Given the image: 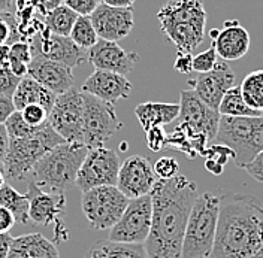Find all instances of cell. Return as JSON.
Listing matches in <instances>:
<instances>
[{"label": "cell", "mask_w": 263, "mask_h": 258, "mask_svg": "<svg viewBox=\"0 0 263 258\" xmlns=\"http://www.w3.org/2000/svg\"><path fill=\"white\" fill-rule=\"evenodd\" d=\"M8 258H60V252L44 234L30 233L14 237Z\"/></svg>", "instance_id": "obj_23"}, {"label": "cell", "mask_w": 263, "mask_h": 258, "mask_svg": "<svg viewBox=\"0 0 263 258\" xmlns=\"http://www.w3.org/2000/svg\"><path fill=\"white\" fill-rule=\"evenodd\" d=\"M208 142L210 141L205 134L190 129L187 124L178 123V126L174 129V131L167 134L166 148L177 149L182 154H185V157H189L190 160H193L196 157L203 155Z\"/></svg>", "instance_id": "obj_25"}, {"label": "cell", "mask_w": 263, "mask_h": 258, "mask_svg": "<svg viewBox=\"0 0 263 258\" xmlns=\"http://www.w3.org/2000/svg\"><path fill=\"white\" fill-rule=\"evenodd\" d=\"M27 75L34 81L42 84L44 87H47L52 93H55L57 96L72 88L75 84L72 67L42 57H33L32 62L29 63Z\"/></svg>", "instance_id": "obj_20"}, {"label": "cell", "mask_w": 263, "mask_h": 258, "mask_svg": "<svg viewBox=\"0 0 263 258\" xmlns=\"http://www.w3.org/2000/svg\"><path fill=\"white\" fill-rule=\"evenodd\" d=\"M87 152L88 148L84 144L63 142L54 146L33 166L27 181L34 182L42 190L65 193L75 187V179Z\"/></svg>", "instance_id": "obj_4"}, {"label": "cell", "mask_w": 263, "mask_h": 258, "mask_svg": "<svg viewBox=\"0 0 263 258\" xmlns=\"http://www.w3.org/2000/svg\"><path fill=\"white\" fill-rule=\"evenodd\" d=\"M12 3H14V0H0V12L9 11L12 8Z\"/></svg>", "instance_id": "obj_50"}, {"label": "cell", "mask_w": 263, "mask_h": 258, "mask_svg": "<svg viewBox=\"0 0 263 258\" xmlns=\"http://www.w3.org/2000/svg\"><path fill=\"white\" fill-rule=\"evenodd\" d=\"M215 144L233 151L236 167L242 169L263 151V116H220Z\"/></svg>", "instance_id": "obj_7"}, {"label": "cell", "mask_w": 263, "mask_h": 258, "mask_svg": "<svg viewBox=\"0 0 263 258\" xmlns=\"http://www.w3.org/2000/svg\"><path fill=\"white\" fill-rule=\"evenodd\" d=\"M239 88L247 106L253 111L263 112V69L248 73Z\"/></svg>", "instance_id": "obj_30"}, {"label": "cell", "mask_w": 263, "mask_h": 258, "mask_svg": "<svg viewBox=\"0 0 263 258\" xmlns=\"http://www.w3.org/2000/svg\"><path fill=\"white\" fill-rule=\"evenodd\" d=\"M129 199L115 185H102L82 193L81 209L93 230H109L121 218Z\"/></svg>", "instance_id": "obj_8"}, {"label": "cell", "mask_w": 263, "mask_h": 258, "mask_svg": "<svg viewBox=\"0 0 263 258\" xmlns=\"http://www.w3.org/2000/svg\"><path fill=\"white\" fill-rule=\"evenodd\" d=\"M189 84L206 106L218 111L223 96L235 85V72L226 62H217L213 70L197 73L196 78L190 80Z\"/></svg>", "instance_id": "obj_17"}, {"label": "cell", "mask_w": 263, "mask_h": 258, "mask_svg": "<svg viewBox=\"0 0 263 258\" xmlns=\"http://www.w3.org/2000/svg\"><path fill=\"white\" fill-rule=\"evenodd\" d=\"M215 63H217V52L211 47V48H208L206 51H203V52L193 57V72L206 73V72L213 70Z\"/></svg>", "instance_id": "obj_38"}, {"label": "cell", "mask_w": 263, "mask_h": 258, "mask_svg": "<svg viewBox=\"0 0 263 258\" xmlns=\"http://www.w3.org/2000/svg\"><path fill=\"white\" fill-rule=\"evenodd\" d=\"M69 37L84 51H88L99 41L98 32L90 19V15H78Z\"/></svg>", "instance_id": "obj_33"}, {"label": "cell", "mask_w": 263, "mask_h": 258, "mask_svg": "<svg viewBox=\"0 0 263 258\" xmlns=\"http://www.w3.org/2000/svg\"><path fill=\"white\" fill-rule=\"evenodd\" d=\"M178 105L180 113L177 120H180V123L187 124L190 129L205 134L210 142L215 139L221 116L218 111L206 106L192 88L181 91Z\"/></svg>", "instance_id": "obj_16"}, {"label": "cell", "mask_w": 263, "mask_h": 258, "mask_svg": "<svg viewBox=\"0 0 263 258\" xmlns=\"http://www.w3.org/2000/svg\"><path fill=\"white\" fill-rule=\"evenodd\" d=\"M5 185V176H3V173H2V170H0V188Z\"/></svg>", "instance_id": "obj_52"}, {"label": "cell", "mask_w": 263, "mask_h": 258, "mask_svg": "<svg viewBox=\"0 0 263 258\" xmlns=\"http://www.w3.org/2000/svg\"><path fill=\"white\" fill-rule=\"evenodd\" d=\"M205 158H211L214 162L220 163L223 166H226V163L229 162L230 158H233V151L228 148L226 145H221V144H214L210 148L205 149L203 155Z\"/></svg>", "instance_id": "obj_41"}, {"label": "cell", "mask_w": 263, "mask_h": 258, "mask_svg": "<svg viewBox=\"0 0 263 258\" xmlns=\"http://www.w3.org/2000/svg\"><path fill=\"white\" fill-rule=\"evenodd\" d=\"M33 54L30 44L26 41H18L9 47V58H8V67L9 70L18 76L24 78L29 70V63L32 62Z\"/></svg>", "instance_id": "obj_32"}, {"label": "cell", "mask_w": 263, "mask_h": 258, "mask_svg": "<svg viewBox=\"0 0 263 258\" xmlns=\"http://www.w3.org/2000/svg\"><path fill=\"white\" fill-rule=\"evenodd\" d=\"M20 80H21V78L15 76V75L9 70V67L0 66V94L12 97Z\"/></svg>", "instance_id": "obj_40"}, {"label": "cell", "mask_w": 263, "mask_h": 258, "mask_svg": "<svg viewBox=\"0 0 263 258\" xmlns=\"http://www.w3.org/2000/svg\"><path fill=\"white\" fill-rule=\"evenodd\" d=\"M0 205L14 215L15 223H20V224H29L30 223L27 194L18 193L15 188L5 184L0 188Z\"/></svg>", "instance_id": "obj_28"}, {"label": "cell", "mask_w": 263, "mask_h": 258, "mask_svg": "<svg viewBox=\"0 0 263 258\" xmlns=\"http://www.w3.org/2000/svg\"><path fill=\"white\" fill-rule=\"evenodd\" d=\"M242 169L247 170V173L253 179L263 184V151H260L251 162L247 163Z\"/></svg>", "instance_id": "obj_42"}, {"label": "cell", "mask_w": 263, "mask_h": 258, "mask_svg": "<svg viewBox=\"0 0 263 258\" xmlns=\"http://www.w3.org/2000/svg\"><path fill=\"white\" fill-rule=\"evenodd\" d=\"M63 142L66 141L51 127L49 121L47 124L41 126L32 136L9 137L8 151L2 170L5 179L9 181L27 179L33 166L44 157V154Z\"/></svg>", "instance_id": "obj_6"}, {"label": "cell", "mask_w": 263, "mask_h": 258, "mask_svg": "<svg viewBox=\"0 0 263 258\" xmlns=\"http://www.w3.org/2000/svg\"><path fill=\"white\" fill-rule=\"evenodd\" d=\"M82 98V144L88 149L103 146L118 130L123 129V123L118 120L112 103L100 100L96 96L84 91Z\"/></svg>", "instance_id": "obj_9"}, {"label": "cell", "mask_w": 263, "mask_h": 258, "mask_svg": "<svg viewBox=\"0 0 263 258\" xmlns=\"http://www.w3.org/2000/svg\"><path fill=\"white\" fill-rule=\"evenodd\" d=\"M26 194L29 197V218H30V223L41 227L54 226V239H55V242H66L69 239V233H67V228H66L65 224V193L44 191L34 182L27 181V193Z\"/></svg>", "instance_id": "obj_10"}, {"label": "cell", "mask_w": 263, "mask_h": 258, "mask_svg": "<svg viewBox=\"0 0 263 258\" xmlns=\"http://www.w3.org/2000/svg\"><path fill=\"white\" fill-rule=\"evenodd\" d=\"M157 19L178 51L193 52L203 42L206 11L202 0H169L159 9Z\"/></svg>", "instance_id": "obj_3"}, {"label": "cell", "mask_w": 263, "mask_h": 258, "mask_svg": "<svg viewBox=\"0 0 263 258\" xmlns=\"http://www.w3.org/2000/svg\"><path fill=\"white\" fill-rule=\"evenodd\" d=\"M157 176L149 158L142 155H132L120 166L115 187L129 200L151 193Z\"/></svg>", "instance_id": "obj_15"}, {"label": "cell", "mask_w": 263, "mask_h": 258, "mask_svg": "<svg viewBox=\"0 0 263 258\" xmlns=\"http://www.w3.org/2000/svg\"><path fill=\"white\" fill-rule=\"evenodd\" d=\"M197 185L184 175L157 179L151 190V230L144 243L148 258H181L182 239Z\"/></svg>", "instance_id": "obj_1"}, {"label": "cell", "mask_w": 263, "mask_h": 258, "mask_svg": "<svg viewBox=\"0 0 263 258\" xmlns=\"http://www.w3.org/2000/svg\"><path fill=\"white\" fill-rule=\"evenodd\" d=\"M15 226L14 215L0 205V233H9V230Z\"/></svg>", "instance_id": "obj_45"}, {"label": "cell", "mask_w": 263, "mask_h": 258, "mask_svg": "<svg viewBox=\"0 0 263 258\" xmlns=\"http://www.w3.org/2000/svg\"><path fill=\"white\" fill-rule=\"evenodd\" d=\"M93 2H95V3H96V5H100V3H102V2H103V0H93Z\"/></svg>", "instance_id": "obj_53"}, {"label": "cell", "mask_w": 263, "mask_h": 258, "mask_svg": "<svg viewBox=\"0 0 263 258\" xmlns=\"http://www.w3.org/2000/svg\"><path fill=\"white\" fill-rule=\"evenodd\" d=\"M14 237L9 233H0V258H8Z\"/></svg>", "instance_id": "obj_47"}, {"label": "cell", "mask_w": 263, "mask_h": 258, "mask_svg": "<svg viewBox=\"0 0 263 258\" xmlns=\"http://www.w3.org/2000/svg\"><path fill=\"white\" fill-rule=\"evenodd\" d=\"M84 258H148L144 243H121L99 241Z\"/></svg>", "instance_id": "obj_27"}, {"label": "cell", "mask_w": 263, "mask_h": 258, "mask_svg": "<svg viewBox=\"0 0 263 258\" xmlns=\"http://www.w3.org/2000/svg\"><path fill=\"white\" fill-rule=\"evenodd\" d=\"M102 3L114 8H132L135 5V0H103Z\"/></svg>", "instance_id": "obj_49"}, {"label": "cell", "mask_w": 263, "mask_h": 258, "mask_svg": "<svg viewBox=\"0 0 263 258\" xmlns=\"http://www.w3.org/2000/svg\"><path fill=\"white\" fill-rule=\"evenodd\" d=\"M174 69L177 72H180V73H190V72H193V55H192V52L178 51L175 63H174Z\"/></svg>", "instance_id": "obj_43"}, {"label": "cell", "mask_w": 263, "mask_h": 258, "mask_svg": "<svg viewBox=\"0 0 263 258\" xmlns=\"http://www.w3.org/2000/svg\"><path fill=\"white\" fill-rule=\"evenodd\" d=\"M8 144H9V136L3 124H0V170H3V163L8 151Z\"/></svg>", "instance_id": "obj_46"}, {"label": "cell", "mask_w": 263, "mask_h": 258, "mask_svg": "<svg viewBox=\"0 0 263 258\" xmlns=\"http://www.w3.org/2000/svg\"><path fill=\"white\" fill-rule=\"evenodd\" d=\"M57 98V94L44 87L42 84L34 81L29 75L21 78L15 91L12 94V102L15 106V111H21L27 105H41L51 111L54 102Z\"/></svg>", "instance_id": "obj_24"}, {"label": "cell", "mask_w": 263, "mask_h": 258, "mask_svg": "<svg viewBox=\"0 0 263 258\" xmlns=\"http://www.w3.org/2000/svg\"><path fill=\"white\" fill-rule=\"evenodd\" d=\"M218 33H220V29H211V30H210V37H211V41H214V39L218 36Z\"/></svg>", "instance_id": "obj_51"}, {"label": "cell", "mask_w": 263, "mask_h": 258, "mask_svg": "<svg viewBox=\"0 0 263 258\" xmlns=\"http://www.w3.org/2000/svg\"><path fill=\"white\" fill-rule=\"evenodd\" d=\"M5 129L8 131V136L9 137H27V136H32L36 133V130L39 127H32L29 126L24 118L21 116L20 111H15L12 113L6 121H5Z\"/></svg>", "instance_id": "obj_35"}, {"label": "cell", "mask_w": 263, "mask_h": 258, "mask_svg": "<svg viewBox=\"0 0 263 258\" xmlns=\"http://www.w3.org/2000/svg\"><path fill=\"white\" fill-rule=\"evenodd\" d=\"M14 112H15V106L12 97L0 94V124H5V121Z\"/></svg>", "instance_id": "obj_44"}, {"label": "cell", "mask_w": 263, "mask_h": 258, "mask_svg": "<svg viewBox=\"0 0 263 258\" xmlns=\"http://www.w3.org/2000/svg\"><path fill=\"white\" fill-rule=\"evenodd\" d=\"M33 57L55 60L75 69L87 60V51L81 49L69 36L48 32L45 27L29 39Z\"/></svg>", "instance_id": "obj_14"}, {"label": "cell", "mask_w": 263, "mask_h": 258, "mask_svg": "<svg viewBox=\"0 0 263 258\" xmlns=\"http://www.w3.org/2000/svg\"><path fill=\"white\" fill-rule=\"evenodd\" d=\"M218 197L211 193L197 194L192 206L182 239L181 258H211L218 221Z\"/></svg>", "instance_id": "obj_5"}, {"label": "cell", "mask_w": 263, "mask_h": 258, "mask_svg": "<svg viewBox=\"0 0 263 258\" xmlns=\"http://www.w3.org/2000/svg\"><path fill=\"white\" fill-rule=\"evenodd\" d=\"M145 139H147V146L153 152H159L166 148V139L167 134L164 131L163 127L157 126V127H151L145 131Z\"/></svg>", "instance_id": "obj_39"}, {"label": "cell", "mask_w": 263, "mask_h": 258, "mask_svg": "<svg viewBox=\"0 0 263 258\" xmlns=\"http://www.w3.org/2000/svg\"><path fill=\"white\" fill-rule=\"evenodd\" d=\"M120 166L121 160L114 149L105 146L91 148L78 170L75 187L84 193L102 185H115Z\"/></svg>", "instance_id": "obj_11"}, {"label": "cell", "mask_w": 263, "mask_h": 258, "mask_svg": "<svg viewBox=\"0 0 263 258\" xmlns=\"http://www.w3.org/2000/svg\"><path fill=\"white\" fill-rule=\"evenodd\" d=\"M20 112L24 118V121L32 127H41L48 123L49 111L41 105H27Z\"/></svg>", "instance_id": "obj_36"}, {"label": "cell", "mask_w": 263, "mask_h": 258, "mask_svg": "<svg viewBox=\"0 0 263 258\" xmlns=\"http://www.w3.org/2000/svg\"><path fill=\"white\" fill-rule=\"evenodd\" d=\"M18 41H23V37L20 34V27L15 16L8 11L0 12V47H11Z\"/></svg>", "instance_id": "obj_34"}, {"label": "cell", "mask_w": 263, "mask_h": 258, "mask_svg": "<svg viewBox=\"0 0 263 258\" xmlns=\"http://www.w3.org/2000/svg\"><path fill=\"white\" fill-rule=\"evenodd\" d=\"M180 105L178 103H159V102H147L139 103L135 108V115L142 126L144 131L151 127H163L171 124L178 118Z\"/></svg>", "instance_id": "obj_26"}, {"label": "cell", "mask_w": 263, "mask_h": 258, "mask_svg": "<svg viewBox=\"0 0 263 258\" xmlns=\"http://www.w3.org/2000/svg\"><path fill=\"white\" fill-rule=\"evenodd\" d=\"M211 258H213V257H211Z\"/></svg>", "instance_id": "obj_54"}, {"label": "cell", "mask_w": 263, "mask_h": 258, "mask_svg": "<svg viewBox=\"0 0 263 258\" xmlns=\"http://www.w3.org/2000/svg\"><path fill=\"white\" fill-rule=\"evenodd\" d=\"M82 115H84L82 90L73 85L67 91L57 96L49 111L48 121L51 127L66 142L82 144Z\"/></svg>", "instance_id": "obj_12"}, {"label": "cell", "mask_w": 263, "mask_h": 258, "mask_svg": "<svg viewBox=\"0 0 263 258\" xmlns=\"http://www.w3.org/2000/svg\"><path fill=\"white\" fill-rule=\"evenodd\" d=\"M153 169L157 179H171L178 175L180 164L174 157H160L153 164Z\"/></svg>", "instance_id": "obj_37"}, {"label": "cell", "mask_w": 263, "mask_h": 258, "mask_svg": "<svg viewBox=\"0 0 263 258\" xmlns=\"http://www.w3.org/2000/svg\"><path fill=\"white\" fill-rule=\"evenodd\" d=\"M213 258H263V206L251 194L224 191L218 197Z\"/></svg>", "instance_id": "obj_2"}, {"label": "cell", "mask_w": 263, "mask_h": 258, "mask_svg": "<svg viewBox=\"0 0 263 258\" xmlns=\"http://www.w3.org/2000/svg\"><path fill=\"white\" fill-rule=\"evenodd\" d=\"M132 88V82L126 78V75L95 69V72L84 81L81 90L114 105L118 100L130 96Z\"/></svg>", "instance_id": "obj_21"}, {"label": "cell", "mask_w": 263, "mask_h": 258, "mask_svg": "<svg viewBox=\"0 0 263 258\" xmlns=\"http://www.w3.org/2000/svg\"><path fill=\"white\" fill-rule=\"evenodd\" d=\"M218 113L224 116H260V112L253 111L251 108L247 106L241 94V88L235 85L229 88L221 98Z\"/></svg>", "instance_id": "obj_31"}, {"label": "cell", "mask_w": 263, "mask_h": 258, "mask_svg": "<svg viewBox=\"0 0 263 258\" xmlns=\"http://www.w3.org/2000/svg\"><path fill=\"white\" fill-rule=\"evenodd\" d=\"M213 48L224 62L239 60L247 55L250 49V33L238 19H228L224 21V27L220 29L218 36L213 41Z\"/></svg>", "instance_id": "obj_22"}, {"label": "cell", "mask_w": 263, "mask_h": 258, "mask_svg": "<svg viewBox=\"0 0 263 258\" xmlns=\"http://www.w3.org/2000/svg\"><path fill=\"white\" fill-rule=\"evenodd\" d=\"M153 218L151 195H141L130 199L121 218L112 228H109V241L121 243H145Z\"/></svg>", "instance_id": "obj_13"}, {"label": "cell", "mask_w": 263, "mask_h": 258, "mask_svg": "<svg viewBox=\"0 0 263 258\" xmlns=\"http://www.w3.org/2000/svg\"><path fill=\"white\" fill-rule=\"evenodd\" d=\"M90 19L98 32L99 39L118 42L127 37L135 26L132 8H114L100 3L90 14Z\"/></svg>", "instance_id": "obj_18"}, {"label": "cell", "mask_w": 263, "mask_h": 258, "mask_svg": "<svg viewBox=\"0 0 263 258\" xmlns=\"http://www.w3.org/2000/svg\"><path fill=\"white\" fill-rule=\"evenodd\" d=\"M78 18V14L66 5H60L44 15V27L48 32L60 36H69Z\"/></svg>", "instance_id": "obj_29"}, {"label": "cell", "mask_w": 263, "mask_h": 258, "mask_svg": "<svg viewBox=\"0 0 263 258\" xmlns=\"http://www.w3.org/2000/svg\"><path fill=\"white\" fill-rule=\"evenodd\" d=\"M205 169H206L208 172H211V173L215 175V176H218V175H221V173H223L224 166H223V164H220V163L214 162V160H211V158H206V160H205Z\"/></svg>", "instance_id": "obj_48"}, {"label": "cell", "mask_w": 263, "mask_h": 258, "mask_svg": "<svg viewBox=\"0 0 263 258\" xmlns=\"http://www.w3.org/2000/svg\"><path fill=\"white\" fill-rule=\"evenodd\" d=\"M87 60L96 70L127 75L138 63L139 55L136 52H127L117 42L99 39L96 45L87 51Z\"/></svg>", "instance_id": "obj_19"}]
</instances>
